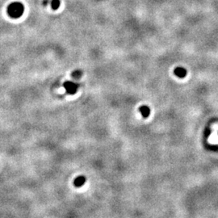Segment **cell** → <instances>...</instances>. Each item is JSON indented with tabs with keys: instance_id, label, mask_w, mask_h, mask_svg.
<instances>
[{
	"instance_id": "obj_3",
	"label": "cell",
	"mask_w": 218,
	"mask_h": 218,
	"mask_svg": "<svg viewBox=\"0 0 218 218\" xmlns=\"http://www.w3.org/2000/svg\"><path fill=\"white\" fill-rule=\"evenodd\" d=\"M174 74L177 76L178 78H180V79H183L185 78L187 74V71L185 68L183 67H176L174 70Z\"/></svg>"
},
{
	"instance_id": "obj_1",
	"label": "cell",
	"mask_w": 218,
	"mask_h": 218,
	"mask_svg": "<svg viewBox=\"0 0 218 218\" xmlns=\"http://www.w3.org/2000/svg\"><path fill=\"white\" fill-rule=\"evenodd\" d=\"M23 11H24V7H23V4L20 3H17V2L10 4L7 8L8 15L14 19L20 17L23 15Z\"/></svg>"
},
{
	"instance_id": "obj_5",
	"label": "cell",
	"mask_w": 218,
	"mask_h": 218,
	"mask_svg": "<svg viewBox=\"0 0 218 218\" xmlns=\"http://www.w3.org/2000/svg\"><path fill=\"white\" fill-rule=\"evenodd\" d=\"M60 6V1L59 0H52L51 1V7L53 10H57Z\"/></svg>"
},
{
	"instance_id": "obj_2",
	"label": "cell",
	"mask_w": 218,
	"mask_h": 218,
	"mask_svg": "<svg viewBox=\"0 0 218 218\" xmlns=\"http://www.w3.org/2000/svg\"><path fill=\"white\" fill-rule=\"evenodd\" d=\"M63 86L66 88L67 93L70 94V95L75 94L78 90V88H79V85L75 84L72 82H66Z\"/></svg>"
},
{
	"instance_id": "obj_4",
	"label": "cell",
	"mask_w": 218,
	"mask_h": 218,
	"mask_svg": "<svg viewBox=\"0 0 218 218\" xmlns=\"http://www.w3.org/2000/svg\"><path fill=\"white\" fill-rule=\"evenodd\" d=\"M139 110L144 118H147V117H149V116L150 115V109H149V108L148 106L143 105V106H141V107L139 108Z\"/></svg>"
},
{
	"instance_id": "obj_6",
	"label": "cell",
	"mask_w": 218,
	"mask_h": 218,
	"mask_svg": "<svg viewBox=\"0 0 218 218\" xmlns=\"http://www.w3.org/2000/svg\"><path fill=\"white\" fill-rule=\"evenodd\" d=\"M72 76H73V78H74V79H80L82 76V72L81 71H79V70L74 71V72L72 74Z\"/></svg>"
}]
</instances>
